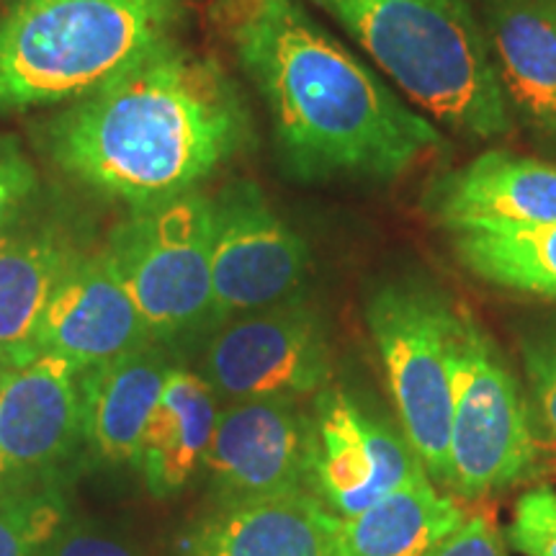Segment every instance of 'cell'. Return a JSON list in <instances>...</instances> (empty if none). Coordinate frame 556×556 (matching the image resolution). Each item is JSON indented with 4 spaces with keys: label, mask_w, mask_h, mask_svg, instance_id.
<instances>
[{
    "label": "cell",
    "mask_w": 556,
    "mask_h": 556,
    "mask_svg": "<svg viewBox=\"0 0 556 556\" xmlns=\"http://www.w3.org/2000/svg\"><path fill=\"white\" fill-rule=\"evenodd\" d=\"M222 18L266 103L289 178L392 180L443 142L426 116L330 37L299 0H222Z\"/></svg>",
    "instance_id": "6da1fadb"
},
{
    "label": "cell",
    "mask_w": 556,
    "mask_h": 556,
    "mask_svg": "<svg viewBox=\"0 0 556 556\" xmlns=\"http://www.w3.org/2000/svg\"><path fill=\"white\" fill-rule=\"evenodd\" d=\"M250 142L240 88L217 62L173 39L41 131L60 170L129 208L193 191Z\"/></svg>",
    "instance_id": "7a4b0ae2"
},
{
    "label": "cell",
    "mask_w": 556,
    "mask_h": 556,
    "mask_svg": "<svg viewBox=\"0 0 556 556\" xmlns=\"http://www.w3.org/2000/svg\"><path fill=\"white\" fill-rule=\"evenodd\" d=\"M191 0H13L0 13V114L75 103L168 45Z\"/></svg>",
    "instance_id": "3957f363"
},
{
    "label": "cell",
    "mask_w": 556,
    "mask_h": 556,
    "mask_svg": "<svg viewBox=\"0 0 556 556\" xmlns=\"http://www.w3.org/2000/svg\"><path fill=\"white\" fill-rule=\"evenodd\" d=\"M381 73L433 119L469 139L510 129V109L469 0H315Z\"/></svg>",
    "instance_id": "277c9868"
},
{
    "label": "cell",
    "mask_w": 556,
    "mask_h": 556,
    "mask_svg": "<svg viewBox=\"0 0 556 556\" xmlns=\"http://www.w3.org/2000/svg\"><path fill=\"white\" fill-rule=\"evenodd\" d=\"M106 258L152 340L173 348L214 332L212 197L193 189L131 208L111 229Z\"/></svg>",
    "instance_id": "5b68a950"
},
{
    "label": "cell",
    "mask_w": 556,
    "mask_h": 556,
    "mask_svg": "<svg viewBox=\"0 0 556 556\" xmlns=\"http://www.w3.org/2000/svg\"><path fill=\"white\" fill-rule=\"evenodd\" d=\"M366 319L384 364L402 435L420 456L428 477L451 486L458 315L433 287L400 278L374 291Z\"/></svg>",
    "instance_id": "8992f818"
},
{
    "label": "cell",
    "mask_w": 556,
    "mask_h": 556,
    "mask_svg": "<svg viewBox=\"0 0 556 556\" xmlns=\"http://www.w3.org/2000/svg\"><path fill=\"white\" fill-rule=\"evenodd\" d=\"M536 464L531 409L503 353L469 315L454 336V490L479 497L516 484Z\"/></svg>",
    "instance_id": "52a82bcc"
},
{
    "label": "cell",
    "mask_w": 556,
    "mask_h": 556,
    "mask_svg": "<svg viewBox=\"0 0 556 556\" xmlns=\"http://www.w3.org/2000/svg\"><path fill=\"white\" fill-rule=\"evenodd\" d=\"M201 377L229 402L319 394L332 377L325 317L302 294L229 319L206 340Z\"/></svg>",
    "instance_id": "ba28073f"
},
{
    "label": "cell",
    "mask_w": 556,
    "mask_h": 556,
    "mask_svg": "<svg viewBox=\"0 0 556 556\" xmlns=\"http://www.w3.org/2000/svg\"><path fill=\"white\" fill-rule=\"evenodd\" d=\"M309 248L278 217L253 180H232L212 199L214 325L302 296Z\"/></svg>",
    "instance_id": "9c48e42d"
},
{
    "label": "cell",
    "mask_w": 556,
    "mask_h": 556,
    "mask_svg": "<svg viewBox=\"0 0 556 556\" xmlns=\"http://www.w3.org/2000/svg\"><path fill=\"white\" fill-rule=\"evenodd\" d=\"M312 492L351 518L389 492L428 477L407 438L394 433L340 389L325 387L312 405Z\"/></svg>",
    "instance_id": "30bf717a"
},
{
    "label": "cell",
    "mask_w": 556,
    "mask_h": 556,
    "mask_svg": "<svg viewBox=\"0 0 556 556\" xmlns=\"http://www.w3.org/2000/svg\"><path fill=\"white\" fill-rule=\"evenodd\" d=\"M204 469L219 505L312 492V415L294 400L229 402Z\"/></svg>",
    "instance_id": "8fae6325"
},
{
    "label": "cell",
    "mask_w": 556,
    "mask_h": 556,
    "mask_svg": "<svg viewBox=\"0 0 556 556\" xmlns=\"http://www.w3.org/2000/svg\"><path fill=\"white\" fill-rule=\"evenodd\" d=\"M152 343L148 325L111 270L106 253L75 250L41 315L37 351L86 371Z\"/></svg>",
    "instance_id": "7c38bea8"
},
{
    "label": "cell",
    "mask_w": 556,
    "mask_h": 556,
    "mask_svg": "<svg viewBox=\"0 0 556 556\" xmlns=\"http://www.w3.org/2000/svg\"><path fill=\"white\" fill-rule=\"evenodd\" d=\"M83 438L80 371L39 353L0 389V482L47 477Z\"/></svg>",
    "instance_id": "4fadbf2b"
},
{
    "label": "cell",
    "mask_w": 556,
    "mask_h": 556,
    "mask_svg": "<svg viewBox=\"0 0 556 556\" xmlns=\"http://www.w3.org/2000/svg\"><path fill=\"white\" fill-rule=\"evenodd\" d=\"M426 208L454 232L554 225L556 165L505 150L482 152L433 180Z\"/></svg>",
    "instance_id": "5bb4252c"
},
{
    "label": "cell",
    "mask_w": 556,
    "mask_h": 556,
    "mask_svg": "<svg viewBox=\"0 0 556 556\" xmlns=\"http://www.w3.org/2000/svg\"><path fill=\"white\" fill-rule=\"evenodd\" d=\"M338 516L315 492L217 505L180 539V556H338Z\"/></svg>",
    "instance_id": "9a60e30c"
},
{
    "label": "cell",
    "mask_w": 556,
    "mask_h": 556,
    "mask_svg": "<svg viewBox=\"0 0 556 556\" xmlns=\"http://www.w3.org/2000/svg\"><path fill=\"white\" fill-rule=\"evenodd\" d=\"M507 109L556 150V0H482Z\"/></svg>",
    "instance_id": "2e32d148"
},
{
    "label": "cell",
    "mask_w": 556,
    "mask_h": 556,
    "mask_svg": "<svg viewBox=\"0 0 556 556\" xmlns=\"http://www.w3.org/2000/svg\"><path fill=\"white\" fill-rule=\"evenodd\" d=\"M176 368L168 348L144 345L80 371L83 438L103 462H135L165 379Z\"/></svg>",
    "instance_id": "e0dca14e"
},
{
    "label": "cell",
    "mask_w": 556,
    "mask_h": 556,
    "mask_svg": "<svg viewBox=\"0 0 556 556\" xmlns=\"http://www.w3.org/2000/svg\"><path fill=\"white\" fill-rule=\"evenodd\" d=\"M217 415V392L212 384L201 374L173 368L135 458L152 495H176L204 469Z\"/></svg>",
    "instance_id": "ac0fdd59"
},
{
    "label": "cell",
    "mask_w": 556,
    "mask_h": 556,
    "mask_svg": "<svg viewBox=\"0 0 556 556\" xmlns=\"http://www.w3.org/2000/svg\"><path fill=\"white\" fill-rule=\"evenodd\" d=\"M73 253L58 227H11L0 235V364L18 368L39 356L41 315Z\"/></svg>",
    "instance_id": "d6986e66"
},
{
    "label": "cell",
    "mask_w": 556,
    "mask_h": 556,
    "mask_svg": "<svg viewBox=\"0 0 556 556\" xmlns=\"http://www.w3.org/2000/svg\"><path fill=\"white\" fill-rule=\"evenodd\" d=\"M464 520V507L422 477L340 518L336 548L338 556H426Z\"/></svg>",
    "instance_id": "ffe728a7"
},
{
    "label": "cell",
    "mask_w": 556,
    "mask_h": 556,
    "mask_svg": "<svg viewBox=\"0 0 556 556\" xmlns=\"http://www.w3.org/2000/svg\"><path fill=\"white\" fill-rule=\"evenodd\" d=\"M454 250L471 274L492 287L556 299V222L456 232Z\"/></svg>",
    "instance_id": "44dd1931"
},
{
    "label": "cell",
    "mask_w": 556,
    "mask_h": 556,
    "mask_svg": "<svg viewBox=\"0 0 556 556\" xmlns=\"http://www.w3.org/2000/svg\"><path fill=\"white\" fill-rule=\"evenodd\" d=\"M67 523V497L52 475L0 482V556H39Z\"/></svg>",
    "instance_id": "7402d4cb"
},
{
    "label": "cell",
    "mask_w": 556,
    "mask_h": 556,
    "mask_svg": "<svg viewBox=\"0 0 556 556\" xmlns=\"http://www.w3.org/2000/svg\"><path fill=\"white\" fill-rule=\"evenodd\" d=\"M507 536L523 556H556V492L536 486L520 495Z\"/></svg>",
    "instance_id": "603a6c76"
},
{
    "label": "cell",
    "mask_w": 556,
    "mask_h": 556,
    "mask_svg": "<svg viewBox=\"0 0 556 556\" xmlns=\"http://www.w3.org/2000/svg\"><path fill=\"white\" fill-rule=\"evenodd\" d=\"M520 353L541 422L556 441V328L531 332Z\"/></svg>",
    "instance_id": "cb8c5ba5"
},
{
    "label": "cell",
    "mask_w": 556,
    "mask_h": 556,
    "mask_svg": "<svg viewBox=\"0 0 556 556\" xmlns=\"http://www.w3.org/2000/svg\"><path fill=\"white\" fill-rule=\"evenodd\" d=\"M37 168L18 144L16 137L0 135V235L13 222L37 191Z\"/></svg>",
    "instance_id": "d4e9b609"
},
{
    "label": "cell",
    "mask_w": 556,
    "mask_h": 556,
    "mask_svg": "<svg viewBox=\"0 0 556 556\" xmlns=\"http://www.w3.org/2000/svg\"><path fill=\"white\" fill-rule=\"evenodd\" d=\"M39 556H144L135 544L101 526L70 520Z\"/></svg>",
    "instance_id": "484cf974"
},
{
    "label": "cell",
    "mask_w": 556,
    "mask_h": 556,
    "mask_svg": "<svg viewBox=\"0 0 556 556\" xmlns=\"http://www.w3.org/2000/svg\"><path fill=\"white\" fill-rule=\"evenodd\" d=\"M426 556H507V548L492 518L471 516Z\"/></svg>",
    "instance_id": "4316f807"
},
{
    "label": "cell",
    "mask_w": 556,
    "mask_h": 556,
    "mask_svg": "<svg viewBox=\"0 0 556 556\" xmlns=\"http://www.w3.org/2000/svg\"><path fill=\"white\" fill-rule=\"evenodd\" d=\"M9 374H11V368L5 366V364H0V389H3V384H5V379H9Z\"/></svg>",
    "instance_id": "83f0119b"
}]
</instances>
